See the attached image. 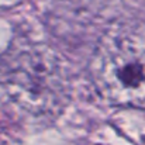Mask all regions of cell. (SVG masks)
Returning <instances> with one entry per match:
<instances>
[{"instance_id": "cell-1", "label": "cell", "mask_w": 145, "mask_h": 145, "mask_svg": "<svg viewBox=\"0 0 145 145\" xmlns=\"http://www.w3.org/2000/svg\"><path fill=\"white\" fill-rule=\"evenodd\" d=\"M90 72L96 90L111 104L145 107V28L125 25L103 35Z\"/></svg>"}, {"instance_id": "cell-3", "label": "cell", "mask_w": 145, "mask_h": 145, "mask_svg": "<svg viewBox=\"0 0 145 145\" xmlns=\"http://www.w3.org/2000/svg\"><path fill=\"white\" fill-rule=\"evenodd\" d=\"M20 0H0V10H4V8H10L13 6H16Z\"/></svg>"}, {"instance_id": "cell-2", "label": "cell", "mask_w": 145, "mask_h": 145, "mask_svg": "<svg viewBox=\"0 0 145 145\" xmlns=\"http://www.w3.org/2000/svg\"><path fill=\"white\" fill-rule=\"evenodd\" d=\"M48 52L13 48L0 63V90L6 101L31 117L51 114L63 99V80Z\"/></svg>"}]
</instances>
